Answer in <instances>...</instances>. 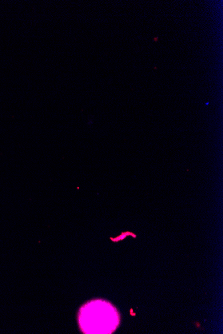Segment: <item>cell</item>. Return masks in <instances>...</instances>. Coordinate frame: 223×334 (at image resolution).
<instances>
[{
    "mask_svg": "<svg viewBox=\"0 0 223 334\" xmlns=\"http://www.w3.org/2000/svg\"><path fill=\"white\" fill-rule=\"evenodd\" d=\"M79 322L86 333H111L118 325L119 317L112 305L102 300H95L81 309Z\"/></svg>",
    "mask_w": 223,
    "mask_h": 334,
    "instance_id": "1",
    "label": "cell"
}]
</instances>
